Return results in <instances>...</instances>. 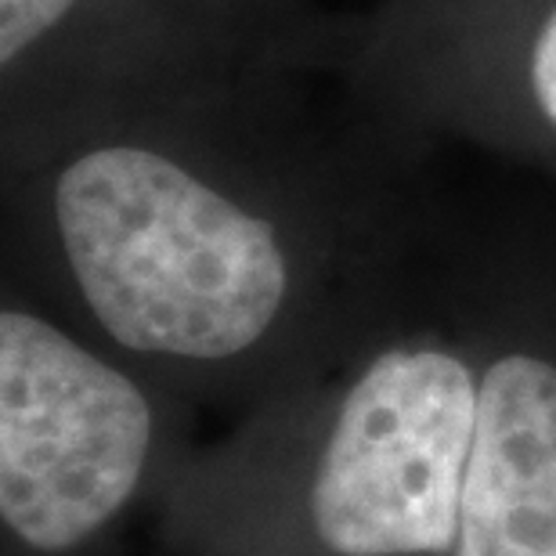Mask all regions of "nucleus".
I'll return each mask as SVG.
<instances>
[{"instance_id":"obj_1","label":"nucleus","mask_w":556,"mask_h":556,"mask_svg":"<svg viewBox=\"0 0 556 556\" xmlns=\"http://www.w3.org/2000/svg\"><path fill=\"white\" fill-rule=\"evenodd\" d=\"M326 80L0 149L4 275L231 422L321 380L448 257L427 144Z\"/></svg>"},{"instance_id":"obj_2","label":"nucleus","mask_w":556,"mask_h":556,"mask_svg":"<svg viewBox=\"0 0 556 556\" xmlns=\"http://www.w3.org/2000/svg\"><path fill=\"white\" fill-rule=\"evenodd\" d=\"M463 228L348 362L203 441L149 525L166 556H452L477 394Z\"/></svg>"},{"instance_id":"obj_3","label":"nucleus","mask_w":556,"mask_h":556,"mask_svg":"<svg viewBox=\"0 0 556 556\" xmlns=\"http://www.w3.org/2000/svg\"><path fill=\"white\" fill-rule=\"evenodd\" d=\"M199 408L0 282V556H116L199 448Z\"/></svg>"},{"instance_id":"obj_4","label":"nucleus","mask_w":556,"mask_h":556,"mask_svg":"<svg viewBox=\"0 0 556 556\" xmlns=\"http://www.w3.org/2000/svg\"><path fill=\"white\" fill-rule=\"evenodd\" d=\"M311 0H0V149L318 84Z\"/></svg>"},{"instance_id":"obj_5","label":"nucleus","mask_w":556,"mask_h":556,"mask_svg":"<svg viewBox=\"0 0 556 556\" xmlns=\"http://www.w3.org/2000/svg\"><path fill=\"white\" fill-rule=\"evenodd\" d=\"M300 62L408 141H466L556 177V0L321 8Z\"/></svg>"},{"instance_id":"obj_6","label":"nucleus","mask_w":556,"mask_h":556,"mask_svg":"<svg viewBox=\"0 0 556 556\" xmlns=\"http://www.w3.org/2000/svg\"><path fill=\"white\" fill-rule=\"evenodd\" d=\"M477 354L452 556H556V231L466 225Z\"/></svg>"}]
</instances>
